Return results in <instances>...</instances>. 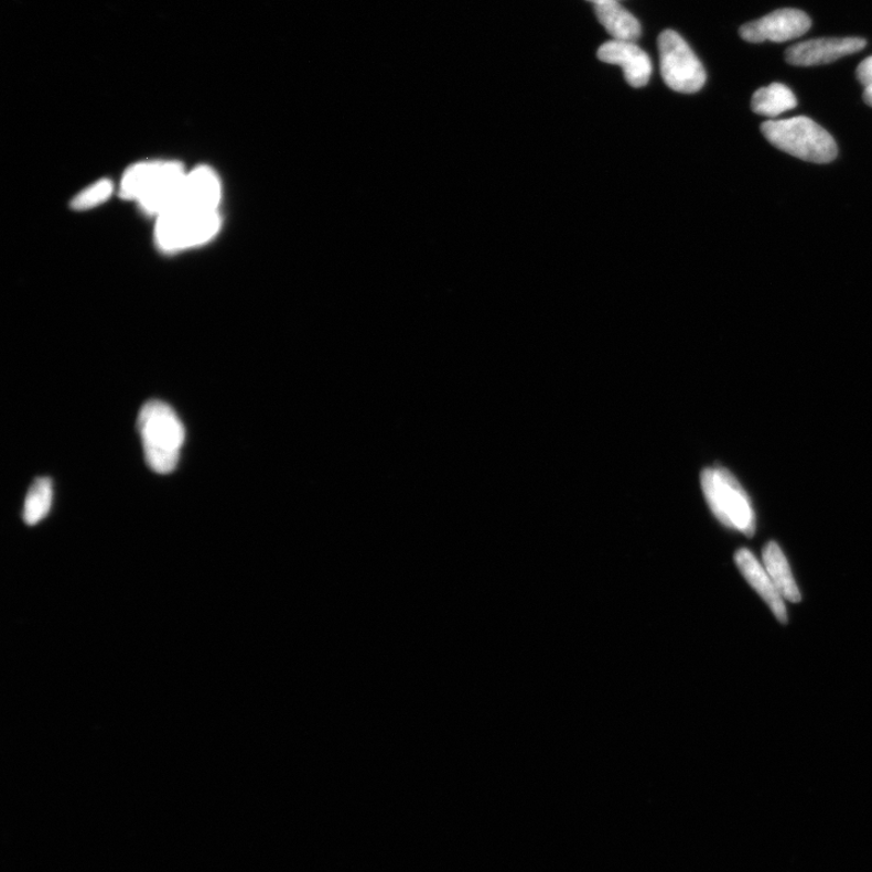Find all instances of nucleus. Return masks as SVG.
I'll return each mask as SVG.
<instances>
[{
	"mask_svg": "<svg viewBox=\"0 0 872 872\" xmlns=\"http://www.w3.org/2000/svg\"><path fill=\"white\" fill-rule=\"evenodd\" d=\"M658 51L661 77L671 90L695 94L704 87V66L678 32L663 31L658 39Z\"/></svg>",
	"mask_w": 872,
	"mask_h": 872,
	"instance_id": "obj_6",
	"label": "nucleus"
},
{
	"mask_svg": "<svg viewBox=\"0 0 872 872\" xmlns=\"http://www.w3.org/2000/svg\"><path fill=\"white\" fill-rule=\"evenodd\" d=\"M700 485L710 510L722 525L753 536L756 519L752 500L730 471L722 466L707 469L700 474Z\"/></svg>",
	"mask_w": 872,
	"mask_h": 872,
	"instance_id": "obj_5",
	"label": "nucleus"
},
{
	"mask_svg": "<svg viewBox=\"0 0 872 872\" xmlns=\"http://www.w3.org/2000/svg\"><path fill=\"white\" fill-rule=\"evenodd\" d=\"M863 39H819L795 44L785 53L786 63L793 66H819L833 63L843 56L863 51Z\"/></svg>",
	"mask_w": 872,
	"mask_h": 872,
	"instance_id": "obj_9",
	"label": "nucleus"
},
{
	"mask_svg": "<svg viewBox=\"0 0 872 872\" xmlns=\"http://www.w3.org/2000/svg\"><path fill=\"white\" fill-rule=\"evenodd\" d=\"M115 183L109 179H101L85 187L73 196L69 207L73 212L83 213L106 203L115 193Z\"/></svg>",
	"mask_w": 872,
	"mask_h": 872,
	"instance_id": "obj_16",
	"label": "nucleus"
},
{
	"mask_svg": "<svg viewBox=\"0 0 872 872\" xmlns=\"http://www.w3.org/2000/svg\"><path fill=\"white\" fill-rule=\"evenodd\" d=\"M53 503V483L49 477L35 478L30 487L23 507V520L28 525H35L42 521Z\"/></svg>",
	"mask_w": 872,
	"mask_h": 872,
	"instance_id": "obj_15",
	"label": "nucleus"
},
{
	"mask_svg": "<svg viewBox=\"0 0 872 872\" xmlns=\"http://www.w3.org/2000/svg\"><path fill=\"white\" fill-rule=\"evenodd\" d=\"M735 563L744 575V579L755 589L758 595L764 599L772 612L775 613L777 620L781 623L788 622L784 599L778 593L775 584H773L764 564L747 549L736 551Z\"/></svg>",
	"mask_w": 872,
	"mask_h": 872,
	"instance_id": "obj_11",
	"label": "nucleus"
},
{
	"mask_svg": "<svg viewBox=\"0 0 872 872\" xmlns=\"http://www.w3.org/2000/svg\"><path fill=\"white\" fill-rule=\"evenodd\" d=\"M186 174L177 161L140 162L126 170L118 194L137 203L143 214L158 217L175 205Z\"/></svg>",
	"mask_w": 872,
	"mask_h": 872,
	"instance_id": "obj_1",
	"label": "nucleus"
},
{
	"mask_svg": "<svg viewBox=\"0 0 872 872\" xmlns=\"http://www.w3.org/2000/svg\"><path fill=\"white\" fill-rule=\"evenodd\" d=\"M595 17L612 36V41L634 42L642 36V24L618 0L594 6Z\"/></svg>",
	"mask_w": 872,
	"mask_h": 872,
	"instance_id": "obj_12",
	"label": "nucleus"
},
{
	"mask_svg": "<svg viewBox=\"0 0 872 872\" xmlns=\"http://www.w3.org/2000/svg\"><path fill=\"white\" fill-rule=\"evenodd\" d=\"M598 58L621 66L626 83L636 89L646 87L653 76V61L634 42L610 41L599 47Z\"/></svg>",
	"mask_w": 872,
	"mask_h": 872,
	"instance_id": "obj_10",
	"label": "nucleus"
},
{
	"mask_svg": "<svg viewBox=\"0 0 872 872\" xmlns=\"http://www.w3.org/2000/svg\"><path fill=\"white\" fill-rule=\"evenodd\" d=\"M764 567L775 584L778 593L790 603H800L801 593L798 589L788 560L776 542H769L763 552Z\"/></svg>",
	"mask_w": 872,
	"mask_h": 872,
	"instance_id": "obj_13",
	"label": "nucleus"
},
{
	"mask_svg": "<svg viewBox=\"0 0 872 872\" xmlns=\"http://www.w3.org/2000/svg\"><path fill=\"white\" fill-rule=\"evenodd\" d=\"M588 2H591V3H593V6H595V4H599V3L609 2V0H588ZM618 2H621V0H618Z\"/></svg>",
	"mask_w": 872,
	"mask_h": 872,
	"instance_id": "obj_19",
	"label": "nucleus"
},
{
	"mask_svg": "<svg viewBox=\"0 0 872 872\" xmlns=\"http://www.w3.org/2000/svg\"><path fill=\"white\" fill-rule=\"evenodd\" d=\"M797 105L796 96L785 85L775 83L757 90L752 100V108L756 115L778 117Z\"/></svg>",
	"mask_w": 872,
	"mask_h": 872,
	"instance_id": "obj_14",
	"label": "nucleus"
},
{
	"mask_svg": "<svg viewBox=\"0 0 872 872\" xmlns=\"http://www.w3.org/2000/svg\"><path fill=\"white\" fill-rule=\"evenodd\" d=\"M864 101L866 103V105L872 107V85H870V87L865 88Z\"/></svg>",
	"mask_w": 872,
	"mask_h": 872,
	"instance_id": "obj_18",
	"label": "nucleus"
},
{
	"mask_svg": "<svg viewBox=\"0 0 872 872\" xmlns=\"http://www.w3.org/2000/svg\"><path fill=\"white\" fill-rule=\"evenodd\" d=\"M138 429L150 469L158 474L173 473L184 442V427L177 413L168 403L151 400L139 413Z\"/></svg>",
	"mask_w": 872,
	"mask_h": 872,
	"instance_id": "obj_2",
	"label": "nucleus"
},
{
	"mask_svg": "<svg viewBox=\"0 0 872 872\" xmlns=\"http://www.w3.org/2000/svg\"><path fill=\"white\" fill-rule=\"evenodd\" d=\"M809 17L806 12L797 9H779L771 14L745 23L741 28L742 39L751 43H764L767 41L782 43L798 39L810 29Z\"/></svg>",
	"mask_w": 872,
	"mask_h": 872,
	"instance_id": "obj_7",
	"label": "nucleus"
},
{
	"mask_svg": "<svg viewBox=\"0 0 872 872\" xmlns=\"http://www.w3.org/2000/svg\"><path fill=\"white\" fill-rule=\"evenodd\" d=\"M223 228L219 212L173 207L155 217L154 241L164 254H177L212 241Z\"/></svg>",
	"mask_w": 872,
	"mask_h": 872,
	"instance_id": "obj_4",
	"label": "nucleus"
},
{
	"mask_svg": "<svg viewBox=\"0 0 872 872\" xmlns=\"http://www.w3.org/2000/svg\"><path fill=\"white\" fill-rule=\"evenodd\" d=\"M857 78L865 88L872 85V56L863 61L857 68Z\"/></svg>",
	"mask_w": 872,
	"mask_h": 872,
	"instance_id": "obj_17",
	"label": "nucleus"
},
{
	"mask_svg": "<svg viewBox=\"0 0 872 872\" xmlns=\"http://www.w3.org/2000/svg\"><path fill=\"white\" fill-rule=\"evenodd\" d=\"M220 202H223V183L216 171L211 166L200 165L187 171L173 207L196 212H219Z\"/></svg>",
	"mask_w": 872,
	"mask_h": 872,
	"instance_id": "obj_8",
	"label": "nucleus"
},
{
	"mask_svg": "<svg viewBox=\"0 0 872 872\" xmlns=\"http://www.w3.org/2000/svg\"><path fill=\"white\" fill-rule=\"evenodd\" d=\"M761 131L778 150L806 162L826 164L838 155V146L831 134L806 117L769 120Z\"/></svg>",
	"mask_w": 872,
	"mask_h": 872,
	"instance_id": "obj_3",
	"label": "nucleus"
}]
</instances>
